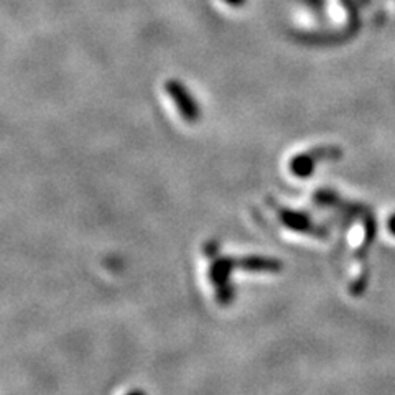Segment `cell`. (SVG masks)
I'll list each match as a JSON object with an SVG mask.
<instances>
[{
  "label": "cell",
  "mask_w": 395,
  "mask_h": 395,
  "mask_svg": "<svg viewBox=\"0 0 395 395\" xmlns=\"http://www.w3.org/2000/svg\"><path fill=\"white\" fill-rule=\"evenodd\" d=\"M343 155L344 151L339 149V147H316V149H311L305 151V154L297 155V157L292 160V173L300 178H306L313 173L316 165H320L321 162H338V160H341Z\"/></svg>",
  "instance_id": "6da1fadb"
},
{
  "label": "cell",
  "mask_w": 395,
  "mask_h": 395,
  "mask_svg": "<svg viewBox=\"0 0 395 395\" xmlns=\"http://www.w3.org/2000/svg\"><path fill=\"white\" fill-rule=\"evenodd\" d=\"M165 93L170 99H173L177 105L178 112L186 122H196L200 119V107H198L195 99L188 93V89L178 80H167L165 81Z\"/></svg>",
  "instance_id": "7a4b0ae2"
},
{
  "label": "cell",
  "mask_w": 395,
  "mask_h": 395,
  "mask_svg": "<svg viewBox=\"0 0 395 395\" xmlns=\"http://www.w3.org/2000/svg\"><path fill=\"white\" fill-rule=\"evenodd\" d=\"M280 219L282 223L292 231L300 232V234H306V236H311L315 239H328V229L320 226L318 223L311 221V218L308 214L305 213H298V211L293 209H285L280 208Z\"/></svg>",
  "instance_id": "3957f363"
},
{
  "label": "cell",
  "mask_w": 395,
  "mask_h": 395,
  "mask_svg": "<svg viewBox=\"0 0 395 395\" xmlns=\"http://www.w3.org/2000/svg\"><path fill=\"white\" fill-rule=\"evenodd\" d=\"M224 2L229 3V6H242V3H244V0H224Z\"/></svg>",
  "instance_id": "277c9868"
},
{
  "label": "cell",
  "mask_w": 395,
  "mask_h": 395,
  "mask_svg": "<svg viewBox=\"0 0 395 395\" xmlns=\"http://www.w3.org/2000/svg\"><path fill=\"white\" fill-rule=\"evenodd\" d=\"M389 229H390V232H392L394 236H395V216H392V218H390V221H389Z\"/></svg>",
  "instance_id": "5b68a950"
}]
</instances>
